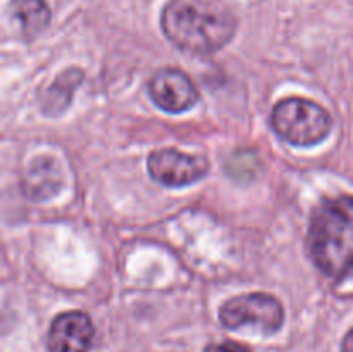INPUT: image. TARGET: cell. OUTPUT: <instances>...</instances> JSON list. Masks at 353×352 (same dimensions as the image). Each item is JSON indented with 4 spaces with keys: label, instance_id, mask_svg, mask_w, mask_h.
<instances>
[{
    "label": "cell",
    "instance_id": "cell-4",
    "mask_svg": "<svg viewBox=\"0 0 353 352\" xmlns=\"http://www.w3.org/2000/svg\"><path fill=\"white\" fill-rule=\"evenodd\" d=\"M219 320L228 330L247 328L262 335H274L285 323V311L281 302L269 293H245L221 306Z\"/></svg>",
    "mask_w": 353,
    "mask_h": 352
},
{
    "label": "cell",
    "instance_id": "cell-5",
    "mask_svg": "<svg viewBox=\"0 0 353 352\" xmlns=\"http://www.w3.org/2000/svg\"><path fill=\"white\" fill-rule=\"evenodd\" d=\"M148 173L165 186H186L209 173V162L200 155L185 154L176 148H161L148 157Z\"/></svg>",
    "mask_w": 353,
    "mask_h": 352
},
{
    "label": "cell",
    "instance_id": "cell-11",
    "mask_svg": "<svg viewBox=\"0 0 353 352\" xmlns=\"http://www.w3.org/2000/svg\"><path fill=\"white\" fill-rule=\"evenodd\" d=\"M341 352H353V328L345 335L343 342H341Z\"/></svg>",
    "mask_w": 353,
    "mask_h": 352
},
{
    "label": "cell",
    "instance_id": "cell-8",
    "mask_svg": "<svg viewBox=\"0 0 353 352\" xmlns=\"http://www.w3.org/2000/svg\"><path fill=\"white\" fill-rule=\"evenodd\" d=\"M10 12L28 38L40 35L50 23V9L45 0H12Z\"/></svg>",
    "mask_w": 353,
    "mask_h": 352
},
{
    "label": "cell",
    "instance_id": "cell-1",
    "mask_svg": "<svg viewBox=\"0 0 353 352\" xmlns=\"http://www.w3.org/2000/svg\"><path fill=\"white\" fill-rule=\"evenodd\" d=\"M165 37L190 54H212L231 41L236 19L219 0H171L162 12Z\"/></svg>",
    "mask_w": 353,
    "mask_h": 352
},
{
    "label": "cell",
    "instance_id": "cell-2",
    "mask_svg": "<svg viewBox=\"0 0 353 352\" xmlns=\"http://www.w3.org/2000/svg\"><path fill=\"white\" fill-rule=\"evenodd\" d=\"M310 257L326 276L353 275V197L327 199L314 211L307 237Z\"/></svg>",
    "mask_w": 353,
    "mask_h": 352
},
{
    "label": "cell",
    "instance_id": "cell-7",
    "mask_svg": "<svg viewBox=\"0 0 353 352\" xmlns=\"http://www.w3.org/2000/svg\"><path fill=\"white\" fill-rule=\"evenodd\" d=\"M93 323L81 311L62 313L52 321L47 345L50 352H88L92 347Z\"/></svg>",
    "mask_w": 353,
    "mask_h": 352
},
{
    "label": "cell",
    "instance_id": "cell-9",
    "mask_svg": "<svg viewBox=\"0 0 353 352\" xmlns=\"http://www.w3.org/2000/svg\"><path fill=\"white\" fill-rule=\"evenodd\" d=\"M24 182H26L24 190H26L28 195L38 200L52 197L61 185L59 173L55 171V166L52 161L34 162L33 168L28 171Z\"/></svg>",
    "mask_w": 353,
    "mask_h": 352
},
{
    "label": "cell",
    "instance_id": "cell-3",
    "mask_svg": "<svg viewBox=\"0 0 353 352\" xmlns=\"http://www.w3.org/2000/svg\"><path fill=\"white\" fill-rule=\"evenodd\" d=\"M271 121L276 133L296 147L321 144L333 126L330 113L324 107L300 97H290L276 104Z\"/></svg>",
    "mask_w": 353,
    "mask_h": 352
},
{
    "label": "cell",
    "instance_id": "cell-6",
    "mask_svg": "<svg viewBox=\"0 0 353 352\" xmlns=\"http://www.w3.org/2000/svg\"><path fill=\"white\" fill-rule=\"evenodd\" d=\"M148 92L159 109L171 114L185 113L199 102V92L192 79L174 68H164L155 72Z\"/></svg>",
    "mask_w": 353,
    "mask_h": 352
},
{
    "label": "cell",
    "instance_id": "cell-10",
    "mask_svg": "<svg viewBox=\"0 0 353 352\" xmlns=\"http://www.w3.org/2000/svg\"><path fill=\"white\" fill-rule=\"evenodd\" d=\"M203 352H252V351L248 347H245V345L236 344V342L224 340V342H219V344L207 345Z\"/></svg>",
    "mask_w": 353,
    "mask_h": 352
}]
</instances>
